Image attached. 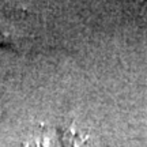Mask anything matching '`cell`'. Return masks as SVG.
<instances>
[{"mask_svg": "<svg viewBox=\"0 0 147 147\" xmlns=\"http://www.w3.org/2000/svg\"><path fill=\"white\" fill-rule=\"evenodd\" d=\"M26 147H59V140L52 132L41 131L27 140Z\"/></svg>", "mask_w": 147, "mask_h": 147, "instance_id": "7a4b0ae2", "label": "cell"}, {"mask_svg": "<svg viewBox=\"0 0 147 147\" xmlns=\"http://www.w3.org/2000/svg\"><path fill=\"white\" fill-rule=\"evenodd\" d=\"M61 140L64 147H93L89 135L76 129L75 127H68L61 132Z\"/></svg>", "mask_w": 147, "mask_h": 147, "instance_id": "6da1fadb", "label": "cell"}]
</instances>
